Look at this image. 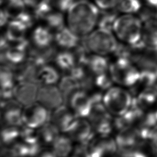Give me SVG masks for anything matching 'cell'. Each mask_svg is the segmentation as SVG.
<instances>
[{
  "mask_svg": "<svg viewBox=\"0 0 157 157\" xmlns=\"http://www.w3.org/2000/svg\"><path fill=\"white\" fill-rule=\"evenodd\" d=\"M9 16L7 14V12L4 9H2L1 11V26L2 27L3 26L7 25L8 23L9 19Z\"/></svg>",
  "mask_w": 157,
  "mask_h": 157,
  "instance_id": "74e56055",
  "label": "cell"
},
{
  "mask_svg": "<svg viewBox=\"0 0 157 157\" xmlns=\"http://www.w3.org/2000/svg\"><path fill=\"white\" fill-rule=\"evenodd\" d=\"M39 87L34 82H19L13 88V98L23 107L29 105L37 101Z\"/></svg>",
  "mask_w": 157,
  "mask_h": 157,
  "instance_id": "8fae6325",
  "label": "cell"
},
{
  "mask_svg": "<svg viewBox=\"0 0 157 157\" xmlns=\"http://www.w3.org/2000/svg\"><path fill=\"white\" fill-rule=\"evenodd\" d=\"M99 13L96 5L86 0H77L67 11L68 28L78 37H84L97 26Z\"/></svg>",
  "mask_w": 157,
  "mask_h": 157,
  "instance_id": "6da1fadb",
  "label": "cell"
},
{
  "mask_svg": "<svg viewBox=\"0 0 157 157\" xmlns=\"http://www.w3.org/2000/svg\"><path fill=\"white\" fill-rule=\"evenodd\" d=\"M148 7L157 12V0H145Z\"/></svg>",
  "mask_w": 157,
  "mask_h": 157,
  "instance_id": "ab89813d",
  "label": "cell"
},
{
  "mask_svg": "<svg viewBox=\"0 0 157 157\" xmlns=\"http://www.w3.org/2000/svg\"><path fill=\"white\" fill-rule=\"evenodd\" d=\"M54 61L59 69L66 72H68L76 65L73 52H69L67 50L58 53Z\"/></svg>",
  "mask_w": 157,
  "mask_h": 157,
  "instance_id": "d4e9b609",
  "label": "cell"
},
{
  "mask_svg": "<svg viewBox=\"0 0 157 157\" xmlns=\"http://www.w3.org/2000/svg\"><path fill=\"white\" fill-rule=\"evenodd\" d=\"M120 0H94L96 6L101 10L116 8Z\"/></svg>",
  "mask_w": 157,
  "mask_h": 157,
  "instance_id": "e575fe53",
  "label": "cell"
},
{
  "mask_svg": "<svg viewBox=\"0 0 157 157\" xmlns=\"http://www.w3.org/2000/svg\"><path fill=\"white\" fill-rule=\"evenodd\" d=\"M2 157H12L10 155H2Z\"/></svg>",
  "mask_w": 157,
  "mask_h": 157,
  "instance_id": "60d3db41",
  "label": "cell"
},
{
  "mask_svg": "<svg viewBox=\"0 0 157 157\" xmlns=\"http://www.w3.org/2000/svg\"><path fill=\"white\" fill-rule=\"evenodd\" d=\"M78 118L66 105H61L53 110L50 115L51 122L64 133H69L74 126Z\"/></svg>",
  "mask_w": 157,
  "mask_h": 157,
  "instance_id": "30bf717a",
  "label": "cell"
},
{
  "mask_svg": "<svg viewBox=\"0 0 157 157\" xmlns=\"http://www.w3.org/2000/svg\"><path fill=\"white\" fill-rule=\"evenodd\" d=\"M20 126L5 124L2 127L1 132V139L2 143L6 145L13 144L16 140L20 137Z\"/></svg>",
  "mask_w": 157,
  "mask_h": 157,
  "instance_id": "f1b7e54d",
  "label": "cell"
},
{
  "mask_svg": "<svg viewBox=\"0 0 157 157\" xmlns=\"http://www.w3.org/2000/svg\"><path fill=\"white\" fill-rule=\"evenodd\" d=\"M77 0H54L52 4L59 11L61 12H67L71 6Z\"/></svg>",
  "mask_w": 157,
  "mask_h": 157,
  "instance_id": "836d02e7",
  "label": "cell"
},
{
  "mask_svg": "<svg viewBox=\"0 0 157 157\" xmlns=\"http://www.w3.org/2000/svg\"><path fill=\"white\" fill-rule=\"evenodd\" d=\"M52 150L58 157H67L74 149L72 139L60 134L52 144Z\"/></svg>",
  "mask_w": 157,
  "mask_h": 157,
  "instance_id": "7402d4cb",
  "label": "cell"
},
{
  "mask_svg": "<svg viewBox=\"0 0 157 157\" xmlns=\"http://www.w3.org/2000/svg\"><path fill=\"white\" fill-rule=\"evenodd\" d=\"M83 40L90 52L102 56L114 53L118 44L111 31L100 28L84 37Z\"/></svg>",
  "mask_w": 157,
  "mask_h": 157,
  "instance_id": "3957f363",
  "label": "cell"
},
{
  "mask_svg": "<svg viewBox=\"0 0 157 157\" xmlns=\"http://www.w3.org/2000/svg\"><path fill=\"white\" fill-rule=\"evenodd\" d=\"M155 74H156V75L157 77V65L156 66V68H155Z\"/></svg>",
  "mask_w": 157,
  "mask_h": 157,
  "instance_id": "ee69618b",
  "label": "cell"
},
{
  "mask_svg": "<svg viewBox=\"0 0 157 157\" xmlns=\"http://www.w3.org/2000/svg\"><path fill=\"white\" fill-rule=\"evenodd\" d=\"M7 0H1V4H3L4 2H6Z\"/></svg>",
  "mask_w": 157,
  "mask_h": 157,
  "instance_id": "7bdbcfd3",
  "label": "cell"
},
{
  "mask_svg": "<svg viewBox=\"0 0 157 157\" xmlns=\"http://www.w3.org/2000/svg\"><path fill=\"white\" fill-rule=\"evenodd\" d=\"M140 138L142 137L138 129L131 126L119 131L115 141L121 151H127L137 147Z\"/></svg>",
  "mask_w": 157,
  "mask_h": 157,
  "instance_id": "4fadbf2b",
  "label": "cell"
},
{
  "mask_svg": "<svg viewBox=\"0 0 157 157\" xmlns=\"http://www.w3.org/2000/svg\"><path fill=\"white\" fill-rule=\"evenodd\" d=\"M155 115H156V118H157V109H156V110L155 111Z\"/></svg>",
  "mask_w": 157,
  "mask_h": 157,
  "instance_id": "f6af8a7d",
  "label": "cell"
},
{
  "mask_svg": "<svg viewBox=\"0 0 157 157\" xmlns=\"http://www.w3.org/2000/svg\"><path fill=\"white\" fill-rule=\"evenodd\" d=\"M5 10L12 19H17L25 10L23 0H7Z\"/></svg>",
  "mask_w": 157,
  "mask_h": 157,
  "instance_id": "f546056e",
  "label": "cell"
},
{
  "mask_svg": "<svg viewBox=\"0 0 157 157\" xmlns=\"http://www.w3.org/2000/svg\"><path fill=\"white\" fill-rule=\"evenodd\" d=\"M143 21L133 14H124L116 19L113 31L123 43L136 45L142 41Z\"/></svg>",
  "mask_w": 157,
  "mask_h": 157,
  "instance_id": "7a4b0ae2",
  "label": "cell"
},
{
  "mask_svg": "<svg viewBox=\"0 0 157 157\" xmlns=\"http://www.w3.org/2000/svg\"><path fill=\"white\" fill-rule=\"evenodd\" d=\"M109 72L114 82L125 86L136 85L140 75L139 69L130 59L123 58H117L109 65Z\"/></svg>",
  "mask_w": 157,
  "mask_h": 157,
  "instance_id": "5b68a950",
  "label": "cell"
},
{
  "mask_svg": "<svg viewBox=\"0 0 157 157\" xmlns=\"http://www.w3.org/2000/svg\"><path fill=\"white\" fill-rule=\"evenodd\" d=\"M116 9L124 14H134L141 10L142 4L140 0H120Z\"/></svg>",
  "mask_w": 157,
  "mask_h": 157,
  "instance_id": "4316f807",
  "label": "cell"
},
{
  "mask_svg": "<svg viewBox=\"0 0 157 157\" xmlns=\"http://www.w3.org/2000/svg\"><path fill=\"white\" fill-rule=\"evenodd\" d=\"M49 118V110L37 101L23 107V124L28 127L38 129L47 123Z\"/></svg>",
  "mask_w": 157,
  "mask_h": 157,
  "instance_id": "52a82bcc",
  "label": "cell"
},
{
  "mask_svg": "<svg viewBox=\"0 0 157 157\" xmlns=\"http://www.w3.org/2000/svg\"><path fill=\"white\" fill-rule=\"evenodd\" d=\"M28 28L18 19H12L7 24L5 36L9 42H18L25 39Z\"/></svg>",
  "mask_w": 157,
  "mask_h": 157,
  "instance_id": "e0dca14e",
  "label": "cell"
},
{
  "mask_svg": "<svg viewBox=\"0 0 157 157\" xmlns=\"http://www.w3.org/2000/svg\"><path fill=\"white\" fill-rule=\"evenodd\" d=\"M23 1L26 6L31 9H34L43 2H47L46 0H23Z\"/></svg>",
  "mask_w": 157,
  "mask_h": 157,
  "instance_id": "8d00e7d4",
  "label": "cell"
},
{
  "mask_svg": "<svg viewBox=\"0 0 157 157\" xmlns=\"http://www.w3.org/2000/svg\"><path fill=\"white\" fill-rule=\"evenodd\" d=\"M112 116L103 103L93 105L88 121L94 132L99 135H109L113 126Z\"/></svg>",
  "mask_w": 157,
  "mask_h": 157,
  "instance_id": "8992f818",
  "label": "cell"
},
{
  "mask_svg": "<svg viewBox=\"0 0 157 157\" xmlns=\"http://www.w3.org/2000/svg\"><path fill=\"white\" fill-rule=\"evenodd\" d=\"M119 12L116 8L99 10L97 26L98 28L113 31L114 23L117 18Z\"/></svg>",
  "mask_w": 157,
  "mask_h": 157,
  "instance_id": "cb8c5ba5",
  "label": "cell"
},
{
  "mask_svg": "<svg viewBox=\"0 0 157 157\" xmlns=\"http://www.w3.org/2000/svg\"><path fill=\"white\" fill-rule=\"evenodd\" d=\"M17 19L22 22L28 29L31 28L34 25L35 20H36L33 12V13H30L26 10H25Z\"/></svg>",
  "mask_w": 157,
  "mask_h": 157,
  "instance_id": "d6a6232c",
  "label": "cell"
},
{
  "mask_svg": "<svg viewBox=\"0 0 157 157\" xmlns=\"http://www.w3.org/2000/svg\"><path fill=\"white\" fill-rule=\"evenodd\" d=\"M23 107L15 99L2 102V116L4 124L21 126L23 124Z\"/></svg>",
  "mask_w": 157,
  "mask_h": 157,
  "instance_id": "7c38bea8",
  "label": "cell"
},
{
  "mask_svg": "<svg viewBox=\"0 0 157 157\" xmlns=\"http://www.w3.org/2000/svg\"><path fill=\"white\" fill-rule=\"evenodd\" d=\"M148 139L152 148L157 151V124L152 129Z\"/></svg>",
  "mask_w": 157,
  "mask_h": 157,
  "instance_id": "d590c367",
  "label": "cell"
},
{
  "mask_svg": "<svg viewBox=\"0 0 157 157\" xmlns=\"http://www.w3.org/2000/svg\"><path fill=\"white\" fill-rule=\"evenodd\" d=\"M109 65L108 60L104 56L93 54L90 56L86 66L91 73L97 75L107 72Z\"/></svg>",
  "mask_w": 157,
  "mask_h": 157,
  "instance_id": "ffe728a7",
  "label": "cell"
},
{
  "mask_svg": "<svg viewBox=\"0 0 157 157\" xmlns=\"http://www.w3.org/2000/svg\"><path fill=\"white\" fill-rule=\"evenodd\" d=\"M55 36L47 26H39L34 29L32 34V40L37 48H43L52 45Z\"/></svg>",
  "mask_w": 157,
  "mask_h": 157,
  "instance_id": "d6986e66",
  "label": "cell"
},
{
  "mask_svg": "<svg viewBox=\"0 0 157 157\" xmlns=\"http://www.w3.org/2000/svg\"><path fill=\"white\" fill-rule=\"evenodd\" d=\"M37 102L49 111H53L63 105L64 99L58 86L52 85H40L39 87Z\"/></svg>",
  "mask_w": 157,
  "mask_h": 157,
  "instance_id": "ba28073f",
  "label": "cell"
},
{
  "mask_svg": "<svg viewBox=\"0 0 157 157\" xmlns=\"http://www.w3.org/2000/svg\"><path fill=\"white\" fill-rule=\"evenodd\" d=\"M133 102L131 94L120 86H111L103 94L102 103L107 110L115 117H119L128 111Z\"/></svg>",
  "mask_w": 157,
  "mask_h": 157,
  "instance_id": "277c9868",
  "label": "cell"
},
{
  "mask_svg": "<svg viewBox=\"0 0 157 157\" xmlns=\"http://www.w3.org/2000/svg\"><path fill=\"white\" fill-rule=\"evenodd\" d=\"M14 72L9 65L2 66L1 68V90H12L15 86Z\"/></svg>",
  "mask_w": 157,
  "mask_h": 157,
  "instance_id": "83f0119b",
  "label": "cell"
},
{
  "mask_svg": "<svg viewBox=\"0 0 157 157\" xmlns=\"http://www.w3.org/2000/svg\"><path fill=\"white\" fill-rule=\"evenodd\" d=\"M79 37L68 27H64L55 34V41L61 48L65 50L74 48L80 42Z\"/></svg>",
  "mask_w": 157,
  "mask_h": 157,
  "instance_id": "9a60e30c",
  "label": "cell"
},
{
  "mask_svg": "<svg viewBox=\"0 0 157 157\" xmlns=\"http://www.w3.org/2000/svg\"><path fill=\"white\" fill-rule=\"evenodd\" d=\"M94 85L100 89L108 90L112 86V83L113 82L110 74L107 72L96 75L94 78Z\"/></svg>",
  "mask_w": 157,
  "mask_h": 157,
  "instance_id": "1f68e13d",
  "label": "cell"
},
{
  "mask_svg": "<svg viewBox=\"0 0 157 157\" xmlns=\"http://www.w3.org/2000/svg\"><path fill=\"white\" fill-rule=\"evenodd\" d=\"M38 129L40 142L46 145H52L59 136V130L51 121H48Z\"/></svg>",
  "mask_w": 157,
  "mask_h": 157,
  "instance_id": "603a6c76",
  "label": "cell"
},
{
  "mask_svg": "<svg viewBox=\"0 0 157 157\" xmlns=\"http://www.w3.org/2000/svg\"><path fill=\"white\" fill-rule=\"evenodd\" d=\"M142 41L145 46L157 49V18L156 17L143 21Z\"/></svg>",
  "mask_w": 157,
  "mask_h": 157,
  "instance_id": "2e32d148",
  "label": "cell"
},
{
  "mask_svg": "<svg viewBox=\"0 0 157 157\" xmlns=\"http://www.w3.org/2000/svg\"><path fill=\"white\" fill-rule=\"evenodd\" d=\"M59 81L57 70L48 64L38 67L36 75V83L40 85H52Z\"/></svg>",
  "mask_w": 157,
  "mask_h": 157,
  "instance_id": "ac0fdd59",
  "label": "cell"
},
{
  "mask_svg": "<svg viewBox=\"0 0 157 157\" xmlns=\"http://www.w3.org/2000/svg\"><path fill=\"white\" fill-rule=\"evenodd\" d=\"M39 154V155L38 157H58L53 150H47L40 151Z\"/></svg>",
  "mask_w": 157,
  "mask_h": 157,
  "instance_id": "f35d334b",
  "label": "cell"
},
{
  "mask_svg": "<svg viewBox=\"0 0 157 157\" xmlns=\"http://www.w3.org/2000/svg\"><path fill=\"white\" fill-rule=\"evenodd\" d=\"M94 131L89 121L78 118L69 134L72 140L78 144H88L94 138Z\"/></svg>",
  "mask_w": 157,
  "mask_h": 157,
  "instance_id": "5bb4252c",
  "label": "cell"
},
{
  "mask_svg": "<svg viewBox=\"0 0 157 157\" xmlns=\"http://www.w3.org/2000/svg\"><path fill=\"white\" fill-rule=\"evenodd\" d=\"M68 105L78 118H88L93 108L90 96L81 89L72 94L68 101Z\"/></svg>",
  "mask_w": 157,
  "mask_h": 157,
  "instance_id": "9c48e42d",
  "label": "cell"
},
{
  "mask_svg": "<svg viewBox=\"0 0 157 157\" xmlns=\"http://www.w3.org/2000/svg\"><path fill=\"white\" fill-rule=\"evenodd\" d=\"M46 25L50 30L55 32L65 27L64 18L61 12L52 11L44 20Z\"/></svg>",
  "mask_w": 157,
  "mask_h": 157,
  "instance_id": "484cf974",
  "label": "cell"
},
{
  "mask_svg": "<svg viewBox=\"0 0 157 157\" xmlns=\"http://www.w3.org/2000/svg\"><path fill=\"white\" fill-rule=\"evenodd\" d=\"M20 137L24 142L28 144L40 142L38 131H36V129H33L25 125L20 130Z\"/></svg>",
  "mask_w": 157,
  "mask_h": 157,
  "instance_id": "4dcf8cb0",
  "label": "cell"
},
{
  "mask_svg": "<svg viewBox=\"0 0 157 157\" xmlns=\"http://www.w3.org/2000/svg\"><path fill=\"white\" fill-rule=\"evenodd\" d=\"M47 2H50V4H52V3H53V1L54 0H46Z\"/></svg>",
  "mask_w": 157,
  "mask_h": 157,
  "instance_id": "b9f144b4",
  "label": "cell"
},
{
  "mask_svg": "<svg viewBox=\"0 0 157 157\" xmlns=\"http://www.w3.org/2000/svg\"><path fill=\"white\" fill-rule=\"evenodd\" d=\"M63 94L64 102L66 104L69 101L72 94L78 90H80L79 83L69 75L61 78L58 86Z\"/></svg>",
  "mask_w": 157,
  "mask_h": 157,
  "instance_id": "44dd1931",
  "label": "cell"
}]
</instances>
